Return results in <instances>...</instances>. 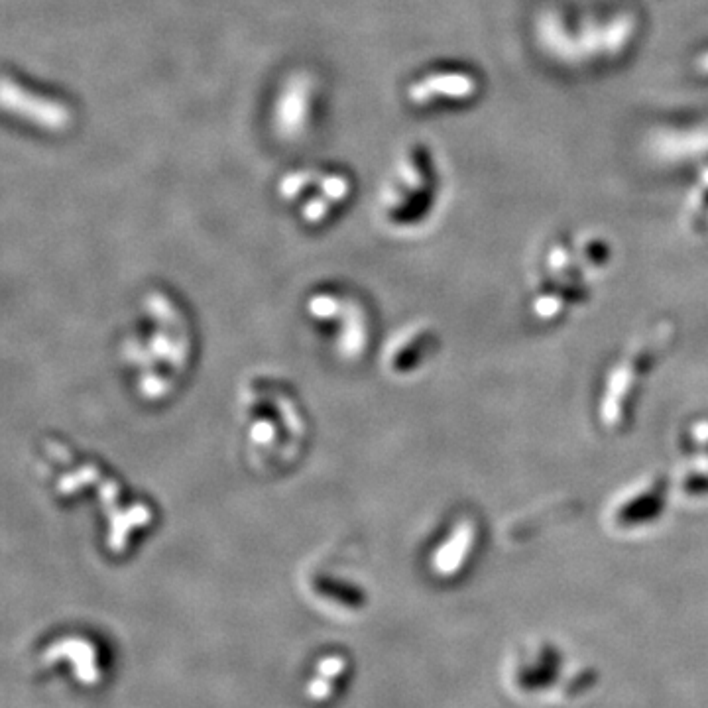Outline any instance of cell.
Returning <instances> with one entry per match:
<instances>
[{
    "mask_svg": "<svg viewBox=\"0 0 708 708\" xmlns=\"http://www.w3.org/2000/svg\"><path fill=\"white\" fill-rule=\"evenodd\" d=\"M117 356L140 404L160 408L172 402L197 358V333L185 303L164 288L140 295L122 329Z\"/></svg>",
    "mask_w": 708,
    "mask_h": 708,
    "instance_id": "6da1fadb",
    "label": "cell"
},
{
    "mask_svg": "<svg viewBox=\"0 0 708 708\" xmlns=\"http://www.w3.org/2000/svg\"><path fill=\"white\" fill-rule=\"evenodd\" d=\"M36 471L59 506H85L99 520L103 549L113 557L130 555L154 530L156 508L136 496L103 463L81 455L69 443L48 437L36 457Z\"/></svg>",
    "mask_w": 708,
    "mask_h": 708,
    "instance_id": "7a4b0ae2",
    "label": "cell"
},
{
    "mask_svg": "<svg viewBox=\"0 0 708 708\" xmlns=\"http://www.w3.org/2000/svg\"><path fill=\"white\" fill-rule=\"evenodd\" d=\"M235 415L240 447L252 471L286 474L303 459L311 423L301 396L286 380L266 374L244 378L236 390Z\"/></svg>",
    "mask_w": 708,
    "mask_h": 708,
    "instance_id": "3957f363",
    "label": "cell"
},
{
    "mask_svg": "<svg viewBox=\"0 0 708 708\" xmlns=\"http://www.w3.org/2000/svg\"><path fill=\"white\" fill-rule=\"evenodd\" d=\"M610 242L600 235L555 236L537 260L533 307L541 319H563L573 307L587 303L589 276L612 260Z\"/></svg>",
    "mask_w": 708,
    "mask_h": 708,
    "instance_id": "277c9868",
    "label": "cell"
},
{
    "mask_svg": "<svg viewBox=\"0 0 708 708\" xmlns=\"http://www.w3.org/2000/svg\"><path fill=\"white\" fill-rule=\"evenodd\" d=\"M443 197V170L433 148L410 144L396 162L380 195V217L394 231H415L429 223Z\"/></svg>",
    "mask_w": 708,
    "mask_h": 708,
    "instance_id": "5b68a950",
    "label": "cell"
},
{
    "mask_svg": "<svg viewBox=\"0 0 708 708\" xmlns=\"http://www.w3.org/2000/svg\"><path fill=\"white\" fill-rule=\"evenodd\" d=\"M303 317L343 364L364 360L374 343V317L362 295L343 286H319L303 301Z\"/></svg>",
    "mask_w": 708,
    "mask_h": 708,
    "instance_id": "8992f818",
    "label": "cell"
},
{
    "mask_svg": "<svg viewBox=\"0 0 708 708\" xmlns=\"http://www.w3.org/2000/svg\"><path fill=\"white\" fill-rule=\"evenodd\" d=\"M486 91V79L478 67L463 61H445L423 69L406 87L413 109H469Z\"/></svg>",
    "mask_w": 708,
    "mask_h": 708,
    "instance_id": "52a82bcc",
    "label": "cell"
},
{
    "mask_svg": "<svg viewBox=\"0 0 708 708\" xmlns=\"http://www.w3.org/2000/svg\"><path fill=\"white\" fill-rule=\"evenodd\" d=\"M278 195L294 207L303 225L317 229L327 225L349 203L353 183L343 172H290L280 179Z\"/></svg>",
    "mask_w": 708,
    "mask_h": 708,
    "instance_id": "ba28073f",
    "label": "cell"
},
{
    "mask_svg": "<svg viewBox=\"0 0 708 708\" xmlns=\"http://www.w3.org/2000/svg\"><path fill=\"white\" fill-rule=\"evenodd\" d=\"M659 347L642 345L634 347L620 360V366L614 370L610 384L606 388V398L602 402L604 423L612 429L626 427L628 417L634 412L636 396L644 384V374L655 366Z\"/></svg>",
    "mask_w": 708,
    "mask_h": 708,
    "instance_id": "9c48e42d",
    "label": "cell"
},
{
    "mask_svg": "<svg viewBox=\"0 0 708 708\" xmlns=\"http://www.w3.org/2000/svg\"><path fill=\"white\" fill-rule=\"evenodd\" d=\"M2 105L6 113L48 132H63L73 122V111L63 99L28 87L18 77H4Z\"/></svg>",
    "mask_w": 708,
    "mask_h": 708,
    "instance_id": "30bf717a",
    "label": "cell"
},
{
    "mask_svg": "<svg viewBox=\"0 0 708 708\" xmlns=\"http://www.w3.org/2000/svg\"><path fill=\"white\" fill-rule=\"evenodd\" d=\"M669 482L665 476H648L622 492L608 510V520L618 531L640 530L655 524L667 506Z\"/></svg>",
    "mask_w": 708,
    "mask_h": 708,
    "instance_id": "8fae6325",
    "label": "cell"
},
{
    "mask_svg": "<svg viewBox=\"0 0 708 708\" xmlns=\"http://www.w3.org/2000/svg\"><path fill=\"white\" fill-rule=\"evenodd\" d=\"M439 353V335L427 323H412L400 329L384 347V370L394 378L421 372Z\"/></svg>",
    "mask_w": 708,
    "mask_h": 708,
    "instance_id": "7c38bea8",
    "label": "cell"
},
{
    "mask_svg": "<svg viewBox=\"0 0 708 708\" xmlns=\"http://www.w3.org/2000/svg\"><path fill=\"white\" fill-rule=\"evenodd\" d=\"M480 530L471 518L455 522L453 528L445 533L433 547L429 557L431 571L441 579H451L461 575L471 563L474 553L478 551Z\"/></svg>",
    "mask_w": 708,
    "mask_h": 708,
    "instance_id": "4fadbf2b",
    "label": "cell"
},
{
    "mask_svg": "<svg viewBox=\"0 0 708 708\" xmlns=\"http://www.w3.org/2000/svg\"><path fill=\"white\" fill-rule=\"evenodd\" d=\"M315 83L309 77H292L282 85L274 107V124L282 136H301L315 118Z\"/></svg>",
    "mask_w": 708,
    "mask_h": 708,
    "instance_id": "5bb4252c",
    "label": "cell"
},
{
    "mask_svg": "<svg viewBox=\"0 0 708 708\" xmlns=\"http://www.w3.org/2000/svg\"><path fill=\"white\" fill-rule=\"evenodd\" d=\"M46 659L48 661L69 659L75 669V675L81 683H85V685L99 683L101 671H99V663H97V648L85 638L71 636V638L58 640L56 644H52V648L46 651Z\"/></svg>",
    "mask_w": 708,
    "mask_h": 708,
    "instance_id": "9a60e30c",
    "label": "cell"
},
{
    "mask_svg": "<svg viewBox=\"0 0 708 708\" xmlns=\"http://www.w3.org/2000/svg\"><path fill=\"white\" fill-rule=\"evenodd\" d=\"M685 213L689 219L691 229L697 235H703L708 231V162L699 170L695 177L691 191L687 195V205Z\"/></svg>",
    "mask_w": 708,
    "mask_h": 708,
    "instance_id": "2e32d148",
    "label": "cell"
},
{
    "mask_svg": "<svg viewBox=\"0 0 708 708\" xmlns=\"http://www.w3.org/2000/svg\"><path fill=\"white\" fill-rule=\"evenodd\" d=\"M347 669V661L345 657L341 655H329L325 659H321L319 663V669H317V675L323 677V679H329V681H335L343 671Z\"/></svg>",
    "mask_w": 708,
    "mask_h": 708,
    "instance_id": "e0dca14e",
    "label": "cell"
},
{
    "mask_svg": "<svg viewBox=\"0 0 708 708\" xmlns=\"http://www.w3.org/2000/svg\"><path fill=\"white\" fill-rule=\"evenodd\" d=\"M307 695L313 701H327L333 695V681L323 679L317 675V679H313L307 687Z\"/></svg>",
    "mask_w": 708,
    "mask_h": 708,
    "instance_id": "ac0fdd59",
    "label": "cell"
},
{
    "mask_svg": "<svg viewBox=\"0 0 708 708\" xmlns=\"http://www.w3.org/2000/svg\"><path fill=\"white\" fill-rule=\"evenodd\" d=\"M693 67H695V73H697L699 77H703V79H707L708 81V46L705 50H701V52L697 54Z\"/></svg>",
    "mask_w": 708,
    "mask_h": 708,
    "instance_id": "d6986e66",
    "label": "cell"
}]
</instances>
